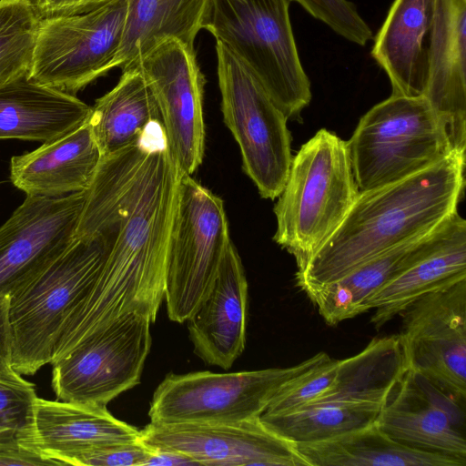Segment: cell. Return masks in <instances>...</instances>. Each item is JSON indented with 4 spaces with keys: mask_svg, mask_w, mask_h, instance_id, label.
I'll use <instances>...</instances> for the list:
<instances>
[{
    "mask_svg": "<svg viewBox=\"0 0 466 466\" xmlns=\"http://www.w3.org/2000/svg\"><path fill=\"white\" fill-rule=\"evenodd\" d=\"M91 106L28 74L0 85V139L47 142L86 122Z\"/></svg>",
    "mask_w": 466,
    "mask_h": 466,
    "instance_id": "cell-23",
    "label": "cell"
},
{
    "mask_svg": "<svg viewBox=\"0 0 466 466\" xmlns=\"http://www.w3.org/2000/svg\"><path fill=\"white\" fill-rule=\"evenodd\" d=\"M150 325L142 315L126 314L52 363L56 400L106 406L137 386L151 348Z\"/></svg>",
    "mask_w": 466,
    "mask_h": 466,
    "instance_id": "cell-11",
    "label": "cell"
},
{
    "mask_svg": "<svg viewBox=\"0 0 466 466\" xmlns=\"http://www.w3.org/2000/svg\"><path fill=\"white\" fill-rule=\"evenodd\" d=\"M309 466H465L440 453L404 445L376 422L336 439L295 445Z\"/></svg>",
    "mask_w": 466,
    "mask_h": 466,
    "instance_id": "cell-25",
    "label": "cell"
},
{
    "mask_svg": "<svg viewBox=\"0 0 466 466\" xmlns=\"http://www.w3.org/2000/svg\"><path fill=\"white\" fill-rule=\"evenodd\" d=\"M127 0L41 18L28 76L75 94L110 70L123 35Z\"/></svg>",
    "mask_w": 466,
    "mask_h": 466,
    "instance_id": "cell-10",
    "label": "cell"
},
{
    "mask_svg": "<svg viewBox=\"0 0 466 466\" xmlns=\"http://www.w3.org/2000/svg\"><path fill=\"white\" fill-rule=\"evenodd\" d=\"M248 282L230 241L210 291L187 319L195 354L205 363L228 370L246 345Z\"/></svg>",
    "mask_w": 466,
    "mask_h": 466,
    "instance_id": "cell-19",
    "label": "cell"
},
{
    "mask_svg": "<svg viewBox=\"0 0 466 466\" xmlns=\"http://www.w3.org/2000/svg\"><path fill=\"white\" fill-rule=\"evenodd\" d=\"M431 232L405 242L366 261L342 278L305 293L329 325H337L367 312L369 299L414 258Z\"/></svg>",
    "mask_w": 466,
    "mask_h": 466,
    "instance_id": "cell-28",
    "label": "cell"
},
{
    "mask_svg": "<svg viewBox=\"0 0 466 466\" xmlns=\"http://www.w3.org/2000/svg\"><path fill=\"white\" fill-rule=\"evenodd\" d=\"M436 0H395L371 55L389 76L392 95H424Z\"/></svg>",
    "mask_w": 466,
    "mask_h": 466,
    "instance_id": "cell-22",
    "label": "cell"
},
{
    "mask_svg": "<svg viewBox=\"0 0 466 466\" xmlns=\"http://www.w3.org/2000/svg\"><path fill=\"white\" fill-rule=\"evenodd\" d=\"M41 18L85 11L106 0H30Z\"/></svg>",
    "mask_w": 466,
    "mask_h": 466,
    "instance_id": "cell-36",
    "label": "cell"
},
{
    "mask_svg": "<svg viewBox=\"0 0 466 466\" xmlns=\"http://www.w3.org/2000/svg\"><path fill=\"white\" fill-rule=\"evenodd\" d=\"M319 352L287 368L214 373L167 374L154 391L150 422H238L259 418L272 399L290 381L329 361Z\"/></svg>",
    "mask_w": 466,
    "mask_h": 466,
    "instance_id": "cell-7",
    "label": "cell"
},
{
    "mask_svg": "<svg viewBox=\"0 0 466 466\" xmlns=\"http://www.w3.org/2000/svg\"><path fill=\"white\" fill-rule=\"evenodd\" d=\"M37 397L35 384L14 369L0 372V446L24 445L31 449Z\"/></svg>",
    "mask_w": 466,
    "mask_h": 466,
    "instance_id": "cell-31",
    "label": "cell"
},
{
    "mask_svg": "<svg viewBox=\"0 0 466 466\" xmlns=\"http://www.w3.org/2000/svg\"><path fill=\"white\" fill-rule=\"evenodd\" d=\"M53 466L58 463L24 446H0V466Z\"/></svg>",
    "mask_w": 466,
    "mask_h": 466,
    "instance_id": "cell-35",
    "label": "cell"
},
{
    "mask_svg": "<svg viewBox=\"0 0 466 466\" xmlns=\"http://www.w3.org/2000/svg\"><path fill=\"white\" fill-rule=\"evenodd\" d=\"M292 0H212L208 30L254 75L289 119L311 100L289 19Z\"/></svg>",
    "mask_w": 466,
    "mask_h": 466,
    "instance_id": "cell-4",
    "label": "cell"
},
{
    "mask_svg": "<svg viewBox=\"0 0 466 466\" xmlns=\"http://www.w3.org/2000/svg\"><path fill=\"white\" fill-rule=\"evenodd\" d=\"M423 96L455 151L466 149V0H436Z\"/></svg>",
    "mask_w": 466,
    "mask_h": 466,
    "instance_id": "cell-18",
    "label": "cell"
},
{
    "mask_svg": "<svg viewBox=\"0 0 466 466\" xmlns=\"http://www.w3.org/2000/svg\"><path fill=\"white\" fill-rule=\"evenodd\" d=\"M159 116L154 96L140 72L122 69L117 84L91 106L88 123L102 157L135 144Z\"/></svg>",
    "mask_w": 466,
    "mask_h": 466,
    "instance_id": "cell-26",
    "label": "cell"
},
{
    "mask_svg": "<svg viewBox=\"0 0 466 466\" xmlns=\"http://www.w3.org/2000/svg\"><path fill=\"white\" fill-rule=\"evenodd\" d=\"M230 241L222 199L182 173L166 265L164 299L172 321L186 322L207 297Z\"/></svg>",
    "mask_w": 466,
    "mask_h": 466,
    "instance_id": "cell-9",
    "label": "cell"
},
{
    "mask_svg": "<svg viewBox=\"0 0 466 466\" xmlns=\"http://www.w3.org/2000/svg\"><path fill=\"white\" fill-rule=\"evenodd\" d=\"M406 370L399 335L374 338L356 355L339 360L332 385L309 404L362 402L383 406Z\"/></svg>",
    "mask_w": 466,
    "mask_h": 466,
    "instance_id": "cell-27",
    "label": "cell"
},
{
    "mask_svg": "<svg viewBox=\"0 0 466 466\" xmlns=\"http://www.w3.org/2000/svg\"><path fill=\"white\" fill-rule=\"evenodd\" d=\"M152 449L140 440L118 442L93 449L74 456L68 465L145 466Z\"/></svg>",
    "mask_w": 466,
    "mask_h": 466,
    "instance_id": "cell-34",
    "label": "cell"
},
{
    "mask_svg": "<svg viewBox=\"0 0 466 466\" xmlns=\"http://www.w3.org/2000/svg\"><path fill=\"white\" fill-rule=\"evenodd\" d=\"M359 194L347 142L319 130L292 157L274 207V241L299 267L337 230Z\"/></svg>",
    "mask_w": 466,
    "mask_h": 466,
    "instance_id": "cell-3",
    "label": "cell"
},
{
    "mask_svg": "<svg viewBox=\"0 0 466 466\" xmlns=\"http://www.w3.org/2000/svg\"><path fill=\"white\" fill-rule=\"evenodd\" d=\"M460 403L407 369L381 407L376 423L404 445L466 464L464 413Z\"/></svg>",
    "mask_w": 466,
    "mask_h": 466,
    "instance_id": "cell-16",
    "label": "cell"
},
{
    "mask_svg": "<svg viewBox=\"0 0 466 466\" xmlns=\"http://www.w3.org/2000/svg\"><path fill=\"white\" fill-rule=\"evenodd\" d=\"M466 279V221L454 212L428 237L414 258L368 301L377 329L420 297Z\"/></svg>",
    "mask_w": 466,
    "mask_h": 466,
    "instance_id": "cell-17",
    "label": "cell"
},
{
    "mask_svg": "<svg viewBox=\"0 0 466 466\" xmlns=\"http://www.w3.org/2000/svg\"><path fill=\"white\" fill-rule=\"evenodd\" d=\"M181 175L159 121L135 144L102 157L75 238L100 234L106 251L93 285L63 324L61 351L126 314L156 321Z\"/></svg>",
    "mask_w": 466,
    "mask_h": 466,
    "instance_id": "cell-1",
    "label": "cell"
},
{
    "mask_svg": "<svg viewBox=\"0 0 466 466\" xmlns=\"http://www.w3.org/2000/svg\"><path fill=\"white\" fill-rule=\"evenodd\" d=\"M40 20L30 0H0V85L29 73Z\"/></svg>",
    "mask_w": 466,
    "mask_h": 466,
    "instance_id": "cell-30",
    "label": "cell"
},
{
    "mask_svg": "<svg viewBox=\"0 0 466 466\" xmlns=\"http://www.w3.org/2000/svg\"><path fill=\"white\" fill-rule=\"evenodd\" d=\"M381 405L324 402L275 415L260 416L272 431L295 445L321 442L365 428L374 422Z\"/></svg>",
    "mask_w": 466,
    "mask_h": 466,
    "instance_id": "cell-29",
    "label": "cell"
},
{
    "mask_svg": "<svg viewBox=\"0 0 466 466\" xmlns=\"http://www.w3.org/2000/svg\"><path fill=\"white\" fill-rule=\"evenodd\" d=\"M465 152L453 151L397 182L360 192L324 245L298 267L304 291L333 282L373 258L424 236L458 211Z\"/></svg>",
    "mask_w": 466,
    "mask_h": 466,
    "instance_id": "cell-2",
    "label": "cell"
},
{
    "mask_svg": "<svg viewBox=\"0 0 466 466\" xmlns=\"http://www.w3.org/2000/svg\"><path fill=\"white\" fill-rule=\"evenodd\" d=\"M292 1L350 42L363 46L373 39L371 29L348 0Z\"/></svg>",
    "mask_w": 466,
    "mask_h": 466,
    "instance_id": "cell-33",
    "label": "cell"
},
{
    "mask_svg": "<svg viewBox=\"0 0 466 466\" xmlns=\"http://www.w3.org/2000/svg\"><path fill=\"white\" fill-rule=\"evenodd\" d=\"M406 368L459 402L466 399V279L431 291L401 313Z\"/></svg>",
    "mask_w": 466,
    "mask_h": 466,
    "instance_id": "cell-13",
    "label": "cell"
},
{
    "mask_svg": "<svg viewBox=\"0 0 466 466\" xmlns=\"http://www.w3.org/2000/svg\"><path fill=\"white\" fill-rule=\"evenodd\" d=\"M106 247L100 234L75 238L58 258L10 296L15 371L34 375L51 364L63 324L96 279Z\"/></svg>",
    "mask_w": 466,
    "mask_h": 466,
    "instance_id": "cell-6",
    "label": "cell"
},
{
    "mask_svg": "<svg viewBox=\"0 0 466 466\" xmlns=\"http://www.w3.org/2000/svg\"><path fill=\"white\" fill-rule=\"evenodd\" d=\"M140 441L185 454L198 465L309 466L295 444L269 430L260 417L238 422H149L140 431Z\"/></svg>",
    "mask_w": 466,
    "mask_h": 466,
    "instance_id": "cell-15",
    "label": "cell"
},
{
    "mask_svg": "<svg viewBox=\"0 0 466 466\" xmlns=\"http://www.w3.org/2000/svg\"><path fill=\"white\" fill-rule=\"evenodd\" d=\"M224 122L239 146L244 172L264 198L281 193L291 160L287 116L250 70L216 44Z\"/></svg>",
    "mask_w": 466,
    "mask_h": 466,
    "instance_id": "cell-8",
    "label": "cell"
},
{
    "mask_svg": "<svg viewBox=\"0 0 466 466\" xmlns=\"http://www.w3.org/2000/svg\"><path fill=\"white\" fill-rule=\"evenodd\" d=\"M101 158L87 120L31 152L14 156L10 179L26 196L60 198L86 191Z\"/></svg>",
    "mask_w": 466,
    "mask_h": 466,
    "instance_id": "cell-21",
    "label": "cell"
},
{
    "mask_svg": "<svg viewBox=\"0 0 466 466\" xmlns=\"http://www.w3.org/2000/svg\"><path fill=\"white\" fill-rule=\"evenodd\" d=\"M9 309L10 297H0V372L13 369V334Z\"/></svg>",
    "mask_w": 466,
    "mask_h": 466,
    "instance_id": "cell-37",
    "label": "cell"
},
{
    "mask_svg": "<svg viewBox=\"0 0 466 466\" xmlns=\"http://www.w3.org/2000/svg\"><path fill=\"white\" fill-rule=\"evenodd\" d=\"M338 362L339 360L330 359L290 381L277 393L262 414L285 413L319 398L332 385L338 370Z\"/></svg>",
    "mask_w": 466,
    "mask_h": 466,
    "instance_id": "cell-32",
    "label": "cell"
},
{
    "mask_svg": "<svg viewBox=\"0 0 466 466\" xmlns=\"http://www.w3.org/2000/svg\"><path fill=\"white\" fill-rule=\"evenodd\" d=\"M212 0H127L124 31L110 70L122 69L159 41L175 38L194 48Z\"/></svg>",
    "mask_w": 466,
    "mask_h": 466,
    "instance_id": "cell-24",
    "label": "cell"
},
{
    "mask_svg": "<svg viewBox=\"0 0 466 466\" xmlns=\"http://www.w3.org/2000/svg\"><path fill=\"white\" fill-rule=\"evenodd\" d=\"M86 191L26 196L0 227V297L24 288L75 239Z\"/></svg>",
    "mask_w": 466,
    "mask_h": 466,
    "instance_id": "cell-14",
    "label": "cell"
},
{
    "mask_svg": "<svg viewBox=\"0 0 466 466\" xmlns=\"http://www.w3.org/2000/svg\"><path fill=\"white\" fill-rule=\"evenodd\" d=\"M140 440V431L116 419L106 406L37 397L30 448L58 465L102 446Z\"/></svg>",
    "mask_w": 466,
    "mask_h": 466,
    "instance_id": "cell-20",
    "label": "cell"
},
{
    "mask_svg": "<svg viewBox=\"0 0 466 466\" xmlns=\"http://www.w3.org/2000/svg\"><path fill=\"white\" fill-rule=\"evenodd\" d=\"M127 66L140 72L154 96L167 147L177 166L192 175L202 163L205 147L206 80L195 49L166 38L124 68Z\"/></svg>",
    "mask_w": 466,
    "mask_h": 466,
    "instance_id": "cell-12",
    "label": "cell"
},
{
    "mask_svg": "<svg viewBox=\"0 0 466 466\" xmlns=\"http://www.w3.org/2000/svg\"><path fill=\"white\" fill-rule=\"evenodd\" d=\"M149 447V446H148ZM151 448V447H150ZM150 456L146 461L147 465H162V466H180V465H198L196 461L180 452L160 448H151Z\"/></svg>",
    "mask_w": 466,
    "mask_h": 466,
    "instance_id": "cell-38",
    "label": "cell"
},
{
    "mask_svg": "<svg viewBox=\"0 0 466 466\" xmlns=\"http://www.w3.org/2000/svg\"><path fill=\"white\" fill-rule=\"evenodd\" d=\"M346 142L360 193L406 178L455 151L423 96L391 95L360 119Z\"/></svg>",
    "mask_w": 466,
    "mask_h": 466,
    "instance_id": "cell-5",
    "label": "cell"
}]
</instances>
